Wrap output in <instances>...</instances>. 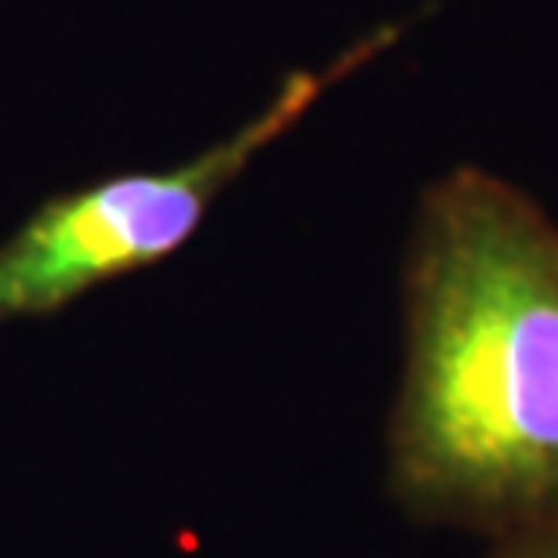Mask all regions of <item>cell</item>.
<instances>
[{
  "instance_id": "obj_2",
  "label": "cell",
  "mask_w": 558,
  "mask_h": 558,
  "mask_svg": "<svg viewBox=\"0 0 558 558\" xmlns=\"http://www.w3.org/2000/svg\"><path fill=\"white\" fill-rule=\"evenodd\" d=\"M396 40L399 26H381L323 70L290 73L262 113L193 160L163 171L109 174L44 199L0 243V327L62 312L87 290L182 251L207 221L210 207L327 95V87L341 84Z\"/></svg>"
},
{
  "instance_id": "obj_1",
  "label": "cell",
  "mask_w": 558,
  "mask_h": 558,
  "mask_svg": "<svg viewBox=\"0 0 558 558\" xmlns=\"http://www.w3.org/2000/svg\"><path fill=\"white\" fill-rule=\"evenodd\" d=\"M385 486L489 544L558 515V221L483 167L417 199Z\"/></svg>"
},
{
  "instance_id": "obj_3",
  "label": "cell",
  "mask_w": 558,
  "mask_h": 558,
  "mask_svg": "<svg viewBox=\"0 0 558 558\" xmlns=\"http://www.w3.org/2000/svg\"><path fill=\"white\" fill-rule=\"evenodd\" d=\"M486 558H558V515L494 541Z\"/></svg>"
}]
</instances>
